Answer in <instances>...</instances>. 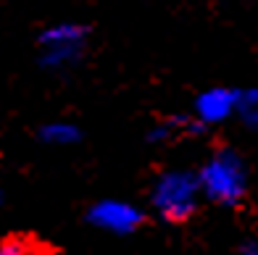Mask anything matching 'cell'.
I'll list each match as a JSON object with an SVG mask.
<instances>
[{
    "instance_id": "obj_1",
    "label": "cell",
    "mask_w": 258,
    "mask_h": 255,
    "mask_svg": "<svg viewBox=\"0 0 258 255\" xmlns=\"http://www.w3.org/2000/svg\"><path fill=\"white\" fill-rule=\"evenodd\" d=\"M198 182H201L206 200L221 208H234L245 200V192H248V168L234 150L221 147L214 155H208V160L201 166Z\"/></svg>"
},
{
    "instance_id": "obj_3",
    "label": "cell",
    "mask_w": 258,
    "mask_h": 255,
    "mask_svg": "<svg viewBox=\"0 0 258 255\" xmlns=\"http://www.w3.org/2000/svg\"><path fill=\"white\" fill-rule=\"evenodd\" d=\"M40 61L45 68H63L77 63L87 45V29L82 24H55L40 34Z\"/></svg>"
},
{
    "instance_id": "obj_6",
    "label": "cell",
    "mask_w": 258,
    "mask_h": 255,
    "mask_svg": "<svg viewBox=\"0 0 258 255\" xmlns=\"http://www.w3.org/2000/svg\"><path fill=\"white\" fill-rule=\"evenodd\" d=\"M0 255H53L48 245L29 237H8L0 242Z\"/></svg>"
},
{
    "instance_id": "obj_4",
    "label": "cell",
    "mask_w": 258,
    "mask_h": 255,
    "mask_svg": "<svg viewBox=\"0 0 258 255\" xmlns=\"http://www.w3.org/2000/svg\"><path fill=\"white\" fill-rule=\"evenodd\" d=\"M240 90L234 87H208L192 103V119L201 126H216L237 116Z\"/></svg>"
},
{
    "instance_id": "obj_5",
    "label": "cell",
    "mask_w": 258,
    "mask_h": 255,
    "mask_svg": "<svg viewBox=\"0 0 258 255\" xmlns=\"http://www.w3.org/2000/svg\"><path fill=\"white\" fill-rule=\"evenodd\" d=\"M143 211L126 200H100L90 208V221L111 234H132L143 224Z\"/></svg>"
},
{
    "instance_id": "obj_7",
    "label": "cell",
    "mask_w": 258,
    "mask_h": 255,
    "mask_svg": "<svg viewBox=\"0 0 258 255\" xmlns=\"http://www.w3.org/2000/svg\"><path fill=\"white\" fill-rule=\"evenodd\" d=\"M40 137H42V142H48V145H72V142L79 140V129L69 121H53V124L42 126Z\"/></svg>"
},
{
    "instance_id": "obj_2",
    "label": "cell",
    "mask_w": 258,
    "mask_h": 255,
    "mask_svg": "<svg viewBox=\"0 0 258 255\" xmlns=\"http://www.w3.org/2000/svg\"><path fill=\"white\" fill-rule=\"evenodd\" d=\"M201 195L203 192H201V182H198V171L171 168V171H163L153 182L150 205L163 221L179 224L198 211Z\"/></svg>"
},
{
    "instance_id": "obj_9",
    "label": "cell",
    "mask_w": 258,
    "mask_h": 255,
    "mask_svg": "<svg viewBox=\"0 0 258 255\" xmlns=\"http://www.w3.org/2000/svg\"><path fill=\"white\" fill-rule=\"evenodd\" d=\"M240 255H258V239H245L240 245Z\"/></svg>"
},
{
    "instance_id": "obj_8",
    "label": "cell",
    "mask_w": 258,
    "mask_h": 255,
    "mask_svg": "<svg viewBox=\"0 0 258 255\" xmlns=\"http://www.w3.org/2000/svg\"><path fill=\"white\" fill-rule=\"evenodd\" d=\"M237 119L248 126V129L258 132V87L240 90V106H237Z\"/></svg>"
}]
</instances>
